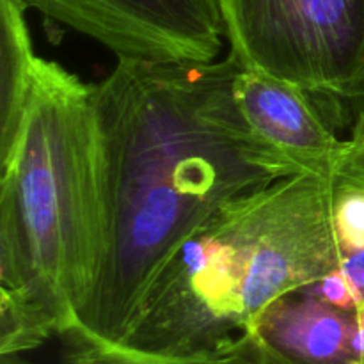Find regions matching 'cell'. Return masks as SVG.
I'll return each mask as SVG.
<instances>
[{"mask_svg":"<svg viewBox=\"0 0 364 364\" xmlns=\"http://www.w3.org/2000/svg\"><path fill=\"white\" fill-rule=\"evenodd\" d=\"M59 334L55 316L34 299L0 288V355H20Z\"/></svg>","mask_w":364,"mask_h":364,"instance_id":"8","label":"cell"},{"mask_svg":"<svg viewBox=\"0 0 364 364\" xmlns=\"http://www.w3.org/2000/svg\"><path fill=\"white\" fill-rule=\"evenodd\" d=\"M333 183H347L364 188V110L354 117L352 134L347 139Z\"/></svg>","mask_w":364,"mask_h":364,"instance_id":"11","label":"cell"},{"mask_svg":"<svg viewBox=\"0 0 364 364\" xmlns=\"http://www.w3.org/2000/svg\"><path fill=\"white\" fill-rule=\"evenodd\" d=\"M331 180L294 174L231 199L169 259L121 350L176 363H231L276 299L338 269Z\"/></svg>","mask_w":364,"mask_h":364,"instance_id":"2","label":"cell"},{"mask_svg":"<svg viewBox=\"0 0 364 364\" xmlns=\"http://www.w3.org/2000/svg\"><path fill=\"white\" fill-rule=\"evenodd\" d=\"M233 92L255 134L299 173L334 181L347 141L338 137L311 95L245 66L235 77Z\"/></svg>","mask_w":364,"mask_h":364,"instance_id":"6","label":"cell"},{"mask_svg":"<svg viewBox=\"0 0 364 364\" xmlns=\"http://www.w3.org/2000/svg\"><path fill=\"white\" fill-rule=\"evenodd\" d=\"M304 288L311 291L313 295H316L318 299L326 301L327 304L334 306V308L355 309L359 306L354 290H352L350 283H348L347 277L340 270V267L331 270L329 274H326L320 279L306 284Z\"/></svg>","mask_w":364,"mask_h":364,"instance_id":"12","label":"cell"},{"mask_svg":"<svg viewBox=\"0 0 364 364\" xmlns=\"http://www.w3.org/2000/svg\"><path fill=\"white\" fill-rule=\"evenodd\" d=\"M242 64L117 59L95 87L105 255L68 340L119 347L185 240L223 205L299 173L255 134L233 92Z\"/></svg>","mask_w":364,"mask_h":364,"instance_id":"1","label":"cell"},{"mask_svg":"<svg viewBox=\"0 0 364 364\" xmlns=\"http://www.w3.org/2000/svg\"><path fill=\"white\" fill-rule=\"evenodd\" d=\"M230 53L343 119L364 110V0H220Z\"/></svg>","mask_w":364,"mask_h":364,"instance_id":"4","label":"cell"},{"mask_svg":"<svg viewBox=\"0 0 364 364\" xmlns=\"http://www.w3.org/2000/svg\"><path fill=\"white\" fill-rule=\"evenodd\" d=\"M340 270L350 283L355 299L361 306L364 302V251L343 256Z\"/></svg>","mask_w":364,"mask_h":364,"instance_id":"13","label":"cell"},{"mask_svg":"<svg viewBox=\"0 0 364 364\" xmlns=\"http://www.w3.org/2000/svg\"><path fill=\"white\" fill-rule=\"evenodd\" d=\"M208 364H262V363H256V361H252V359H247V358H238L231 363H208Z\"/></svg>","mask_w":364,"mask_h":364,"instance_id":"15","label":"cell"},{"mask_svg":"<svg viewBox=\"0 0 364 364\" xmlns=\"http://www.w3.org/2000/svg\"><path fill=\"white\" fill-rule=\"evenodd\" d=\"M71 352L68 355L70 364H208V363H176L164 359L148 358V355L132 354L121 348L105 347V345L89 343V341L70 340Z\"/></svg>","mask_w":364,"mask_h":364,"instance_id":"10","label":"cell"},{"mask_svg":"<svg viewBox=\"0 0 364 364\" xmlns=\"http://www.w3.org/2000/svg\"><path fill=\"white\" fill-rule=\"evenodd\" d=\"M333 226L343 256L364 251V188L333 183Z\"/></svg>","mask_w":364,"mask_h":364,"instance_id":"9","label":"cell"},{"mask_svg":"<svg viewBox=\"0 0 364 364\" xmlns=\"http://www.w3.org/2000/svg\"><path fill=\"white\" fill-rule=\"evenodd\" d=\"M105 255L95 87L38 57L13 159L0 169V288L48 309L66 336Z\"/></svg>","mask_w":364,"mask_h":364,"instance_id":"3","label":"cell"},{"mask_svg":"<svg viewBox=\"0 0 364 364\" xmlns=\"http://www.w3.org/2000/svg\"><path fill=\"white\" fill-rule=\"evenodd\" d=\"M27 7L25 0H0V169L20 142L38 60Z\"/></svg>","mask_w":364,"mask_h":364,"instance_id":"7","label":"cell"},{"mask_svg":"<svg viewBox=\"0 0 364 364\" xmlns=\"http://www.w3.org/2000/svg\"><path fill=\"white\" fill-rule=\"evenodd\" d=\"M114 52L149 63H213L223 48L220 0H25Z\"/></svg>","mask_w":364,"mask_h":364,"instance_id":"5","label":"cell"},{"mask_svg":"<svg viewBox=\"0 0 364 364\" xmlns=\"http://www.w3.org/2000/svg\"><path fill=\"white\" fill-rule=\"evenodd\" d=\"M0 364H28L18 355H0Z\"/></svg>","mask_w":364,"mask_h":364,"instance_id":"14","label":"cell"}]
</instances>
